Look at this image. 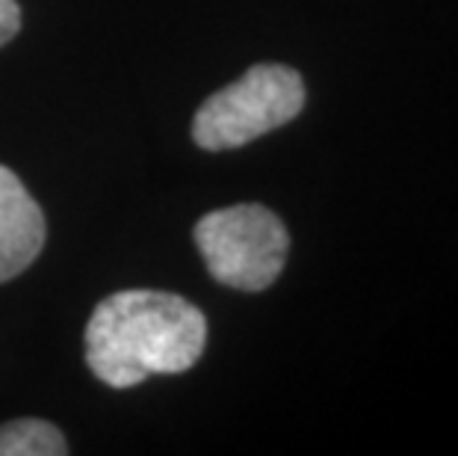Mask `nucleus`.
Instances as JSON below:
<instances>
[{"label": "nucleus", "mask_w": 458, "mask_h": 456, "mask_svg": "<svg viewBox=\"0 0 458 456\" xmlns=\"http://www.w3.org/2000/svg\"><path fill=\"white\" fill-rule=\"evenodd\" d=\"M208 320L183 297L163 290H119L86 326V365L101 383L133 388L151 374H183L199 362Z\"/></svg>", "instance_id": "obj_1"}, {"label": "nucleus", "mask_w": 458, "mask_h": 456, "mask_svg": "<svg viewBox=\"0 0 458 456\" xmlns=\"http://www.w3.org/2000/svg\"><path fill=\"white\" fill-rule=\"evenodd\" d=\"M305 107V81L287 65L260 63L199 107L192 140L208 151L240 149L293 122Z\"/></svg>", "instance_id": "obj_2"}, {"label": "nucleus", "mask_w": 458, "mask_h": 456, "mask_svg": "<svg viewBox=\"0 0 458 456\" xmlns=\"http://www.w3.org/2000/svg\"><path fill=\"white\" fill-rule=\"evenodd\" d=\"M196 246L210 276L228 288H269L287 264L290 235L276 213L263 205H233L199 219Z\"/></svg>", "instance_id": "obj_3"}, {"label": "nucleus", "mask_w": 458, "mask_h": 456, "mask_svg": "<svg viewBox=\"0 0 458 456\" xmlns=\"http://www.w3.org/2000/svg\"><path fill=\"white\" fill-rule=\"evenodd\" d=\"M45 246V217L21 178L0 167V281L15 279Z\"/></svg>", "instance_id": "obj_4"}, {"label": "nucleus", "mask_w": 458, "mask_h": 456, "mask_svg": "<svg viewBox=\"0 0 458 456\" xmlns=\"http://www.w3.org/2000/svg\"><path fill=\"white\" fill-rule=\"evenodd\" d=\"M68 453L65 435L54 424L21 418L0 426V456H63Z\"/></svg>", "instance_id": "obj_5"}, {"label": "nucleus", "mask_w": 458, "mask_h": 456, "mask_svg": "<svg viewBox=\"0 0 458 456\" xmlns=\"http://www.w3.org/2000/svg\"><path fill=\"white\" fill-rule=\"evenodd\" d=\"M18 27H21V9L15 0H0V47L18 33Z\"/></svg>", "instance_id": "obj_6"}]
</instances>
